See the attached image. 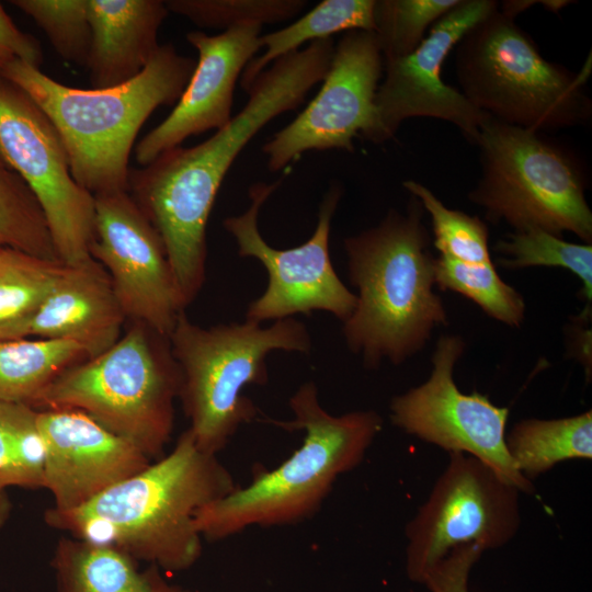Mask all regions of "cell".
Returning a JSON list of instances; mask_svg holds the SVG:
<instances>
[{
	"label": "cell",
	"mask_w": 592,
	"mask_h": 592,
	"mask_svg": "<svg viewBox=\"0 0 592 592\" xmlns=\"http://www.w3.org/2000/svg\"><path fill=\"white\" fill-rule=\"evenodd\" d=\"M137 562L112 547L62 537L52 567L58 592H189L168 583L158 567L140 570Z\"/></svg>",
	"instance_id": "ffe728a7"
},
{
	"label": "cell",
	"mask_w": 592,
	"mask_h": 592,
	"mask_svg": "<svg viewBox=\"0 0 592 592\" xmlns=\"http://www.w3.org/2000/svg\"><path fill=\"white\" fill-rule=\"evenodd\" d=\"M261 30L262 25L246 24L217 35L201 31L186 34L198 54L195 68L171 113L136 145L139 164H148L191 136L218 130L230 122L236 83L261 49Z\"/></svg>",
	"instance_id": "2e32d148"
},
{
	"label": "cell",
	"mask_w": 592,
	"mask_h": 592,
	"mask_svg": "<svg viewBox=\"0 0 592 592\" xmlns=\"http://www.w3.org/2000/svg\"><path fill=\"white\" fill-rule=\"evenodd\" d=\"M434 274L440 288L470 298L490 317L512 327L522 323L524 299L502 281L491 261L467 263L440 255L434 261Z\"/></svg>",
	"instance_id": "4316f807"
},
{
	"label": "cell",
	"mask_w": 592,
	"mask_h": 592,
	"mask_svg": "<svg viewBox=\"0 0 592 592\" xmlns=\"http://www.w3.org/2000/svg\"><path fill=\"white\" fill-rule=\"evenodd\" d=\"M181 373L179 398L197 447L217 455L238 429L253 421L258 408L243 396L248 385H264L272 351H311L305 323L294 317L269 327L244 320L203 328L182 310L169 335Z\"/></svg>",
	"instance_id": "8992f818"
},
{
	"label": "cell",
	"mask_w": 592,
	"mask_h": 592,
	"mask_svg": "<svg viewBox=\"0 0 592 592\" xmlns=\"http://www.w3.org/2000/svg\"><path fill=\"white\" fill-rule=\"evenodd\" d=\"M44 489L58 511L77 509L150 463L145 454L78 410H42Z\"/></svg>",
	"instance_id": "e0dca14e"
},
{
	"label": "cell",
	"mask_w": 592,
	"mask_h": 592,
	"mask_svg": "<svg viewBox=\"0 0 592 592\" xmlns=\"http://www.w3.org/2000/svg\"><path fill=\"white\" fill-rule=\"evenodd\" d=\"M515 468L530 481L568 459L592 458V412L551 419H525L505 435Z\"/></svg>",
	"instance_id": "7402d4cb"
},
{
	"label": "cell",
	"mask_w": 592,
	"mask_h": 592,
	"mask_svg": "<svg viewBox=\"0 0 592 592\" xmlns=\"http://www.w3.org/2000/svg\"><path fill=\"white\" fill-rule=\"evenodd\" d=\"M514 19L498 8L456 45L459 92L490 118L540 133L588 122L590 59L579 73L548 61Z\"/></svg>",
	"instance_id": "52a82bcc"
},
{
	"label": "cell",
	"mask_w": 592,
	"mask_h": 592,
	"mask_svg": "<svg viewBox=\"0 0 592 592\" xmlns=\"http://www.w3.org/2000/svg\"><path fill=\"white\" fill-rule=\"evenodd\" d=\"M43 58L36 37L19 30L0 4V71L14 60L39 68Z\"/></svg>",
	"instance_id": "836d02e7"
},
{
	"label": "cell",
	"mask_w": 592,
	"mask_h": 592,
	"mask_svg": "<svg viewBox=\"0 0 592 592\" xmlns=\"http://www.w3.org/2000/svg\"><path fill=\"white\" fill-rule=\"evenodd\" d=\"M499 263L511 270L530 266H560L581 278L583 295L592 298V246L572 243L542 229L515 230L494 247Z\"/></svg>",
	"instance_id": "83f0119b"
},
{
	"label": "cell",
	"mask_w": 592,
	"mask_h": 592,
	"mask_svg": "<svg viewBox=\"0 0 592 592\" xmlns=\"http://www.w3.org/2000/svg\"><path fill=\"white\" fill-rule=\"evenodd\" d=\"M180 388L169 337L133 322L109 350L64 369L30 407L81 411L152 460L170 441Z\"/></svg>",
	"instance_id": "5b68a950"
},
{
	"label": "cell",
	"mask_w": 592,
	"mask_h": 592,
	"mask_svg": "<svg viewBox=\"0 0 592 592\" xmlns=\"http://www.w3.org/2000/svg\"><path fill=\"white\" fill-rule=\"evenodd\" d=\"M448 455L428 500L406 526V571L413 582L422 583L454 548H499L520 528V490L474 456Z\"/></svg>",
	"instance_id": "9c48e42d"
},
{
	"label": "cell",
	"mask_w": 592,
	"mask_h": 592,
	"mask_svg": "<svg viewBox=\"0 0 592 592\" xmlns=\"http://www.w3.org/2000/svg\"><path fill=\"white\" fill-rule=\"evenodd\" d=\"M0 244L38 258L59 260L36 196L1 156Z\"/></svg>",
	"instance_id": "484cf974"
},
{
	"label": "cell",
	"mask_w": 592,
	"mask_h": 592,
	"mask_svg": "<svg viewBox=\"0 0 592 592\" xmlns=\"http://www.w3.org/2000/svg\"><path fill=\"white\" fill-rule=\"evenodd\" d=\"M38 410L0 400V489H44L45 449Z\"/></svg>",
	"instance_id": "d4e9b609"
},
{
	"label": "cell",
	"mask_w": 592,
	"mask_h": 592,
	"mask_svg": "<svg viewBox=\"0 0 592 592\" xmlns=\"http://www.w3.org/2000/svg\"><path fill=\"white\" fill-rule=\"evenodd\" d=\"M464 349L459 337H441L429 379L394 397L390 420L406 433L448 453L478 458L520 492L532 493L534 485L515 468L506 451L509 408L494 406L477 391L464 394L454 382L453 371Z\"/></svg>",
	"instance_id": "7c38bea8"
},
{
	"label": "cell",
	"mask_w": 592,
	"mask_h": 592,
	"mask_svg": "<svg viewBox=\"0 0 592 592\" xmlns=\"http://www.w3.org/2000/svg\"><path fill=\"white\" fill-rule=\"evenodd\" d=\"M485 550L477 545L454 548L424 577L423 584L430 592H469V573Z\"/></svg>",
	"instance_id": "d6a6232c"
},
{
	"label": "cell",
	"mask_w": 592,
	"mask_h": 592,
	"mask_svg": "<svg viewBox=\"0 0 592 592\" xmlns=\"http://www.w3.org/2000/svg\"><path fill=\"white\" fill-rule=\"evenodd\" d=\"M10 2L35 21L64 60L87 66L91 44L87 0Z\"/></svg>",
	"instance_id": "1f68e13d"
},
{
	"label": "cell",
	"mask_w": 592,
	"mask_h": 592,
	"mask_svg": "<svg viewBox=\"0 0 592 592\" xmlns=\"http://www.w3.org/2000/svg\"><path fill=\"white\" fill-rule=\"evenodd\" d=\"M542 3L549 8V10L551 11H558L560 10L563 5H566L567 3H569L568 1H542Z\"/></svg>",
	"instance_id": "d590c367"
},
{
	"label": "cell",
	"mask_w": 592,
	"mask_h": 592,
	"mask_svg": "<svg viewBox=\"0 0 592 592\" xmlns=\"http://www.w3.org/2000/svg\"><path fill=\"white\" fill-rule=\"evenodd\" d=\"M0 156L36 196L59 260L67 265L90 260L94 196L72 178L66 147L50 118L1 76Z\"/></svg>",
	"instance_id": "8fae6325"
},
{
	"label": "cell",
	"mask_w": 592,
	"mask_h": 592,
	"mask_svg": "<svg viewBox=\"0 0 592 592\" xmlns=\"http://www.w3.org/2000/svg\"><path fill=\"white\" fill-rule=\"evenodd\" d=\"M431 216L434 247L441 255L467 262H490L488 228L478 217L446 207L431 190L413 180L402 183Z\"/></svg>",
	"instance_id": "f546056e"
},
{
	"label": "cell",
	"mask_w": 592,
	"mask_h": 592,
	"mask_svg": "<svg viewBox=\"0 0 592 592\" xmlns=\"http://www.w3.org/2000/svg\"><path fill=\"white\" fill-rule=\"evenodd\" d=\"M11 510L12 504L5 490L0 489V531L3 528L7 521L9 520Z\"/></svg>",
	"instance_id": "e575fe53"
},
{
	"label": "cell",
	"mask_w": 592,
	"mask_h": 592,
	"mask_svg": "<svg viewBox=\"0 0 592 592\" xmlns=\"http://www.w3.org/2000/svg\"><path fill=\"white\" fill-rule=\"evenodd\" d=\"M91 44L86 68L92 89L137 77L160 47L158 31L169 14L162 0H87Z\"/></svg>",
	"instance_id": "d6986e66"
},
{
	"label": "cell",
	"mask_w": 592,
	"mask_h": 592,
	"mask_svg": "<svg viewBox=\"0 0 592 592\" xmlns=\"http://www.w3.org/2000/svg\"><path fill=\"white\" fill-rule=\"evenodd\" d=\"M459 0H376L375 31L383 60L407 56Z\"/></svg>",
	"instance_id": "f1b7e54d"
},
{
	"label": "cell",
	"mask_w": 592,
	"mask_h": 592,
	"mask_svg": "<svg viewBox=\"0 0 592 592\" xmlns=\"http://www.w3.org/2000/svg\"><path fill=\"white\" fill-rule=\"evenodd\" d=\"M66 264L2 247L0 251V341L31 317L52 293Z\"/></svg>",
	"instance_id": "cb8c5ba5"
},
{
	"label": "cell",
	"mask_w": 592,
	"mask_h": 592,
	"mask_svg": "<svg viewBox=\"0 0 592 592\" xmlns=\"http://www.w3.org/2000/svg\"><path fill=\"white\" fill-rule=\"evenodd\" d=\"M428 246L422 206L412 195L405 214L390 209L377 226L344 240L349 277L358 294L342 332L367 368L383 360L402 363L447 322L433 292L435 258Z\"/></svg>",
	"instance_id": "7a4b0ae2"
},
{
	"label": "cell",
	"mask_w": 592,
	"mask_h": 592,
	"mask_svg": "<svg viewBox=\"0 0 592 592\" xmlns=\"http://www.w3.org/2000/svg\"><path fill=\"white\" fill-rule=\"evenodd\" d=\"M288 406L292 420L266 422L304 431L303 444L275 469L260 471L248 486L202 508L195 516L202 537L220 540L250 526L294 524L314 515L338 477L360 465L383 426L373 410L330 414L314 382L304 383Z\"/></svg>",
	"instance_id": "277c9868"
},
{
	"label": "cell",
	"mask_w": 592,
	"mask_h": 592,
	"mask_svg": "<svg viewBox=\"0 0 592 592\" xmlns=\"http://www.w3.org/2000/svg\"><path fill=\"white\" fill-rule=\"evenodd\" d=\"M383 66L374 32H346L334 46L317 95L264 144L269 170L280 171L308 150L353 152L355 137L367 140L375 125V95Z\"/></svg>",
	"instance_id": "5bb4252c"
},
{
	"label": "cell",
	"mask_w": 592,
	"mask_h": 592,
	"mask_svg": "<svg viewBox=\"0 0 592 592\" xmlns=\"http://www.w3.org/2000/svg\"><path fill=\"white\" fill-rule=\"evenodd\" d=\"M86 358L83 349L72 341H0V400L30 406L64 369Z\"/></svg>",
	"instance_id": "603a6c76"
},
{
	"label": "cell",
	"mask_w": 592,
	"mask_h": 592,
	"mask_svg": "<svg viewBox=\"0 0 592 592\" xmlns=\"http://www.w3.org/2000/svg\"><path fill=\"white\" fill-rule=\"evenodd\" d=\"M474 145L480 152L481 178L469 200L486 210L489 220L559 237L570 231L591 243L585 172L570 150L540 132L492 118Z\"/></svg>",
	"instance_id": "ba28073f"
},
{
	"label": "cell",
	"mask_w": 592,
	"mask_h": 592,
	"mask_svg": "<svg viewBox=\"0 0 592 592\" xmlns=\"http://www.w3.org/2000/svg\"><path fill=\"white\" fill-rule=\"evenodd\" d=\"M89 251L107 272L126 319L169 337L185 308L163 242L127 191L94 196Z\"/></svg>",
	"instance_id": "9a60e30c"
},
{
	"label": "cell",
	"mask_w": 592,
	"mask_h": 592,
	"mask_svg": "<svg viewBox=\"0 0 592 592\" xmlns=\"http://www.w3.org/2000/svg\"><path fill=\"white\" fill-rule=\"evenodd\" d=\"M498 8L493 0H459L433 24L415 50L384 60L385 79L376 91L375 125L367 140L385 143L403 121L432 117L452 123L475 144L490 117L443 81L442 66L463 36Z\"/></svg>",
	"instance_id": "4fadbf2b"
},
{
	"label": "cell",
	"mask_w": 592,
	"mask_h": 592,
	"mask_svg": "<svg viewBox=\"0 0 592 592\" xmlns=\"http://www.w3.org/2000/svg\"><path fill=\"white\" fill-rule=\"evenodd\" d=\"M237 487L217 455L201 451L187 428L168 455L77 509L48 508L44 520L70 537L180 572L202 554L196 513Z\"/></svg>",
	"instance_id": "6da1fadb"
},
{
	"label": "cell",
	"mask_w": 592,
	"mask_h": 592,
	"mask_svg": "<svg viewBox=\"0 0 592 592\" xmlns=\"http://www.w3.org/2000/svg\"><path fill=\"white\" fill-rule=\"evenodd\" d=\"M195 65V59L164 44L137 77L111 88H72L21 60L9 64L0 76L23 89L50 118L66 147L72 178L96 196L127 190L137 134L156 109L178 102Z\"/></svg>",
	"instance_id": "3957f363"
},
{
	"label": "cell",
	"mask_w": 592,
	"mask_h": 592,
	"mask_svg": "<svg viewBox=\"0 0 592 592\" xmlns=\"http://www.w3.org/2000/svg\"><path fill=\"white\" fill-rule=\"evenodd\" d=\"M376 0H323L287 26L260 36L264 52L244 68L240 84L246 92L275 60L299 50L305 43L331 38L339 32L375 31Z\"/></svg>",
	"instance_id": "44dd1931"
},
{
	"label": "cell",
	"mask_w": 592,
	"mask_h": 592,
	"mask_svg": "<svg viewBox=\"0 0 592 592\" xmlns=\"http://www.w3.org/2000/svg\"><path fill=\"white\" fill-rule=\"evenodd\" d=\"M2 247H3V246L0 244V251H1Z\"/></svg>",
	"instance_id": "8d00e7d4"
},
{
	"label": "cell",
	"mask_w": 592,
	"mask_h": 592,
	"mask_svg": "<svg viewBox=\"0 0 592 592\" xmlns=\"http://www.w3.org/2000/svg\"><path fill=\"white\" fill-rule=\"evenodd\" d=\"M169 12L198 27L228 30L246 24H273L289 20L307 5L304 0H167Z\"/></svg>",
	"instance_id": "4dcf8cb0"
},
{
	"label": "cell",
	"mask_w": 592,
	"mask_h": 592,
	"mask_svg": "<svg viewBox=\"0 0 592 592\" xmlns=\"http://www.w3.org/2000/svg\"><path fill=\"white\" fill-rule=\"evenodd\" d=\"M126 317L111 278L95 259L67 265L38 309L7 332L3 341L37 337L78 343L87 358L98 356L122 337Z\"/></svg>",
	"instance_id": "ac0fdd59"
},
{
	"label": "cell",
	"mask_w": 592,
	"mask_h": 592,
	"mask_svg": "<svg viewBox=\"0 0 592 592\" xmlns=\"http://www.w3.org/2000/svg\"><path fill=\"white\" fill-rule=\"evenodd\" d=\"M280 184L281 180L254 183L249 189V207L223 221L237 242L238 254L257 259L267 272L266 288L249 304L246 319L261 323L322 310L343 322L355 308L356 295L337 275L329 253L331 223L343 189L339 183L328 189L319 207L316 229L307 241L294 248L276 249L260 234L258 217Z\"/></svg>",
	"instance_id": "30bf717a"
}]
</instances>
